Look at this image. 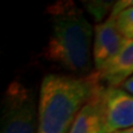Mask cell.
<instances>
[{"mask_svg": "<svg viewBox=\"0 0 133 133\" xmlns=\"http://www.w3.org/2000/svg\"><path fill=\"white\" fill-rule=\"evenodd\" d=\"M114 2L112 1H85L84 7L87 12L91 15L97 23L103 22L102 20L105 18V16L109 14L111 15L112 8H113Z\"/></svg>", "mask_w": 133, "mask_h": 133, "instance_id": "cell-8", "label": "cell"}, {"mask_svg": "<svg viewBox=\"0 0 133 133\" xmlns=\"http://www.w3.org/2000/svg\"><path fill=\"white\" fill-rule=\"evenodd\" d=\"M38 108L33 93L22 82L12 81L3 94L1 133H37Z\"/></svg>", "mask_w": 133, "mask_h": 133, "instance_id": "cell-3", "label": "cell"}, {"mask_svg": "<svg viewBox=\"0 0 133 133\" xmlns=\"http://www.w3.org/2000/svg\"><path fill=\"white\" fill-rule=\"evenodd\" d=\"M97 90L80 110L69 133H103L102 111L100 104V90Z\"/></svg>", "mask_w": 133, "mask_h": 133, "instance_id": "cell-7", "label": "cell"}, {"mask_svg": "<svg viewBox=\"0 0 133 133\" xmlns=\"http://www.w3.org/2000/svg\"><path fill=\"white\" fill-rule=\"evenodd\" d=\"M103 133H116L133 128V95L122 88L100 90Z\"/></svg>", "mask_w": 133, "mask_h": 133, "instance_id": "cell-4", "label": "cell"}, {"mask_svg": "<svg viewBox=\"0 0 133 133\" xmlns=\"http://www.w3.org/2000/svg\"><path fill=\"white\" fill-rule=\"evenodd\" d=\"M131 7H133V0H118V1L114 2L110 17L114 18L119 14H121V12H123L124 10H127Z\"/></svg>", "mask_w": 133, "mask_h": 133, "instance_id": "cell-10", "label": "cell"}, {"mask_svg": "<svg viewBox=\"0 0 133 133\" xmlns=\"http://www.w3.org/2000/svg\"><path fill=\"white\" fill-rule=\"evenodd\" d=\"M116 133H133V128H131V129H128V130L120 131V132H116Z\"/></svg>", "mask_w": 133, "mask_h": 133, "instance_id": "cell-12", "label": "cell"}, {"mask_svg": "<svg viewBox=\"0 0 133 133\" xmlns=\"http://www.w3.org/2000/svg\"><path fill=\"white\" fill-rule=\"evenodd\" d=\"M114 20L119 31L124 38L127 40H133V7L114 17Z\"/></svg>", "mask_w": 133, "mask_h": 133, "instance_id": "cell-9", "label": "cell"}, {"mask_svg": "<svg viewBox=\"0 0 133 133\" xmlns=\"http://www.w3.org/2000/svg\"><path fill=\"white\" fill-rule=\"evenodd\" d=\"M121 88L124 91H127L128 93H130V94L133 95V76L130 77L125 82L123 83V84L121 85Z\"/></svg>", "mask_w": 133, "mask_h": 133, "instance_id": "cell-11", "label": "cell"}, {"mask_svg": "<svg viewBox=\"0 0 133 133\" xmlns=\"http://www.w3.org/2000/svg\"><path fill=\"white\" fill-rule=\"evenodd\" d=\"M101 85L95 71L85 77L47 74L40 85L37 133H69Z\"/></svg>", "mask_w": 133, "mask_h": 133, "instance_id": "cell-2", "label": "cell"}, {"mask_svg": "<svg viewBox=\"0 0 133 133\" xmlns=\"http://www.w3.org/2000/svg\"><path fill=\"white\" fill-rule=\"evenodd\" d=\"M95 73L103 87L120 88L133 76V40H127L118 55Z\"/></svg>", "mask_w": 133, "mask_h": 133, "instance_id": "cell-6", "label": "cell"}, {"mask_svg": "<svg viewBox=\"0 0 133 133\" xmlns=\"http://www.w3.org/2000/svg\"><path fill=\"white\" fill-rule=\"evenodd\" d=\"M125 41L127 39L116 27L114 18L108 17L103 22L95 23L92 49L94 71H98L102 65L113 59L123 48Z\"/></svg>", "mask_w": 133, "mask_h": 133, "instance_id": "cell-5", "label": "cell"}, {"mask_svg": "<svg viewBox=\"0 0 133 133\" xmlns=\"http://www.w3.org/2000/svg\"><path fill=\"white\" fill-rule=\"evenodd\" d=\"M48 12L52 28L42 51L43 59L76 77L91 74L94 27L71 1L57 2Z\"/></svg>", "mask_w": 133, "mask_h": 133, "instance_id": "cell-1", "label": "cell"}]
</instances>
